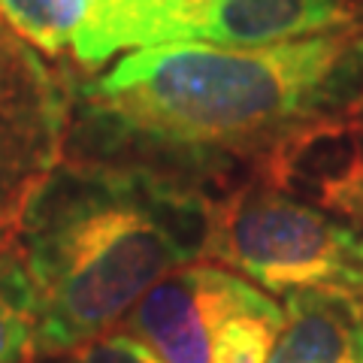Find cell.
I'll use <instances>...</instances> for the list:
<instances>
[{
  "instance_id": "cell-2",
  "label": "cell",
  "mask_w": 363,
  "mask_h": 363,
  "mask_svg": "<svg viewBox=\"0 0 363 363\" xmlns=\"http://www.w3.org/2000/svg\"><path fill=\"white\" fill-rule=\"evenodd\" d=\"M212 197L149 167L61 161L18 227L37 354L94 342L169 272L206 257Z\"/></svg>"
},
{
  "instance_id": "cell-1",
  "label": "cell",
  "mask_w": 363,
  "mask_h": 363,
  "mask_svg": "<svg viewBox=\"0 0 363 363\" xmlns=\"http://www.w3.org/2000/svg\"><path fill=\"white\" fill-rule=\"evenodd\" d=\"M363 94V30L276 45L164 43L79 94V140L97 161L194 182L236 164L272 167Z\"/></svg>"
},
{
  "instance_id": "cell-11",
  "label": "cell",
  "mask_w": 363,
  "mask_h": 363,
  "mask_svg": "<svg viewBox=\"0 0 363 363\" xmlns=\"http://www.w3.org/2000/svg\"><path fill=\"white\" fill-rule=\"evenodd\" d=\"M354 116H357V133H360V145H363V94L357 97V104H354Z\"/></svg>"
},
{
  "instance_id": "cell-6",
  "label": "cell",
  "mask_w": 363,
  "mask_h": 363,
  "mask_svg": "<svg viewBox=\"0 0 363 363\" xmlns=\"http://www.w3.org/2000/svg\"><path fill=\"white\" fill-rule=\"evenodd\" d=\"M336 25H345L342 0H194L167 43L276 45L330 33Z\"/></svg>"
},
{
  "instance_id": "cell-10",
  "label": "cell",
  "mask_w": 363,
  "mask_h": 363,
  "mask_svg": "<svg viewBox=\"0 0 363 363\" xmlns=\"http://www.w3.org/2000/svg\"><path fill=\"white\" fill-rule=\"evenodd\" d=\"M64 363H164L128 330H109L94 342L64 354Z\"/></svg>"
},
{
  "instance_id": "cell-4",
  "label": "cell",
  "mask_w": 363,
  "mask_h": 363,
  "mask_svg": "<svg viewBox=\"0 0 363 363\" xmlns=\"http://www.w3.org/2000/svg\"><path fill=\"white\" fill-rule=\"evenodd\" d=\"M70 143V97L40 55L0 21V252L64 161Z\"/></svg>"
},
{
  "instance_id": "cell-3",
  "label": "cell",
  "mask_w": 363,
  "mask_h": 363,
  "mask_svg": "<svg viewBox=\"0 0 363 363\" xmlns=\"http://www.w3.org/2000/svg\"><path fill=\"white\" fill-rule=\"evenodd\" d=\"M206 257L279 297L294 291L363 297V227L272 179L212 203Z\"/></svg>"
},
{
  "instance_id": "cell-8",
  "label": "cell",
  "mask_w": 363,
  "mask_h": 363,
  "mask_svg": "<svg viewBox=\"0 0 363 363\" xmlns=\"http://www.w3.org/2000/svg\"><path fill=\"white\" fill-rule=\"evenodd\" d=\"M94 0H0V21L45 55L73 43Z\"/></svg>"
},
{
  "instance_id": "cell-9",
  "label": "cell",
  "mask_w": 363,
  "mask_h": 363,
  "mask_svg": "<svg viewBox=\"0 0 363 363\" xmlns=\"http://www.w3.org/2000/svg\"><path fill=\"white\" fill-rule=\"evenodd\" d=\"M37 354L33 300L16 252H0V363H30Z\"/></svg>"
},
{
  "instance_id": "cell-7",
  "label": "cell",
  "mask_w": 363,
  "mask_h": 363,
  "mask_svg": "<svg viewBox=\"0 0 363 363\" xmlns=\"http://www.w3.org/2000/svg\"><path fill=\"white\" fill-rule=\"evenodd\" d=\"M267 363H363V297L348 291H294L285 327Z\"/></svg>"
},
{
  "instance_id": "cell-5",
  "label": "cell",
  "mask_w": 363,
  "mask_h": 363,
  "mask_svg": "<svg viewBox=\"0 0 363 363\" xmlns=\"http://www.w3.org/2000/svg\"><path fill=\"white\" fill-rule=\"evenodd\" d=\"M272 303V294L221 264L169 272L124 318V330L164 363H212L236 318Z\"/></svg>"
}]
</instances>
